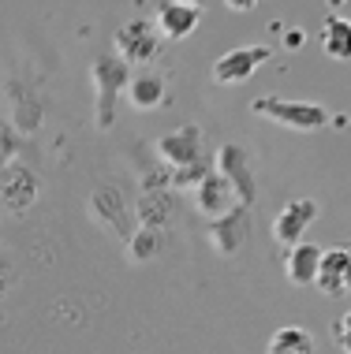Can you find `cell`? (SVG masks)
<instances>
[{"label": "cell", "instance_id": "obj_14", "mask_svg": "<svg viewBox=\"0 0 351 354\" xmlns=\"http://www.w3.org/2000/svg\"><path fill=\"white\" fill-rule=\"evenodd\" d=\"M172 194H165V190H146V194L135 202V213L138 220H142V227H154V232H161V224L165 220H172Z\"/></svg>", "mask_w": 351, "mask_h": 354}, {"label": "cell", "instance_id": "obj_21", "mask_svg": "<svg viewBox=\"0 0 351 354\" xmlns=\"http://www.w3.org/2000/svg\"><path fill=\"white\" fill-rule=\"evenodd\" d=\"M336 343L351 354V313H344V317L336 321Z\"/></svg>", "mask_w": 351, "mask_h": 354}, {"label": "cell", "instance_id": "obj_16", "mask_svg": "<svg viewBox=\"0 0 351 354\" xmlns=\"http://www.w3.org/2000/svg\"><path fill=\"white\" fill-rule=\"evenodd\" d=\"M127 97L135 109H157L161 101H165V79L154 71H138V75H131V82H127Z\"/></svg>", "mask_w": 351, "mask_h": 354}, {"label": "cell", "instance_id": "obj_15", "mask_svg": "<svg viewBox=\"0 0 351 354\" xmlns=\"http://www.w3.org/2000/svg\"><path fill=\"white\" fill-rule=\"evenodd\" d=\"M321 49L333 60H351V19L329 15L321 26Z\"/></svg>", "mask_w": 351, "mask_h": 354}, {"label": "cell", "instance_id": "obj_7", "mask_svg": "<svg viewBox=\"0 0 351 354\" xmlns=\"http://www.w3.org/2000/svg\"><path fill=\"white\" fill-rule=\"evenodd\" d=\"M269 49L265 45H240V49H232V53H224L221 60L213 64V82H221V86H232V82H243V79H251L254 71L262 68L265 60H269Z\"/></svg>", "mask_w": 351, "mask_h": 354}, {"label": "cell", "instance_id": "obj_8", "mask_svg": "<svg viewBox=\"0 0 351 354\" xmlns=\"http://www.w3.org/2000/svg\"><path fill=\"white\" fill-rule=\"evenodd\" d=\"M318 220V202L314 198H296V202H288L277 213L273 220V239L284 246H296L303 243V235H307V227Z\"/></svg>", "mask_w": 351, "mask_h": 354}, {"label": "cell", "instance_id": "obj_9", "mask_svg": "<svg viewBox=\"0 0 351 354\" xmlns=\"http://www.w3.org/2000/svg\"><path fill=\"white\" fill-rule=\"evenodd\" d=\"M251 235V209L246 205H232L224 216L210 220V239L221 254H235Z\"/></svg>", "mask_w": 351, "mask_h": 354}, {"label": "cell", "instance_id": "obj_13", "mask_svg": "<svg viewBox=\"0 0 351 354\" xmlns=\"http://www.w3.org/2000/svg\"><path fill=\"white\" fill-rule=\"evenodd\" d=\"M318 261H321V250L314 243H296L288 246V280L296 287H310L318 276Z\"/></svg>", "mask_w": 351, "mask_h": 354}, {"label": "cell", "instance_id": "obj_10", "mask_svg": "<svg viewBox=\"0 0 351 354\" xmlns=\"http://www.w3.org/2000/svg\"><path fill=\"white\" fill-rule=\"evenodd\" d=\"M202 23V8L198 4H179V0H168V4L157 8V34L168 37V41H183V37L195 34V26Z\"/></svg>", "mask_w": 351, "mask_h": 354}, {"label": "cell", "instance_id": "obj_5", "mask_svg": "<svg viewBox=\"0 0 351 354\" xmlns=\"http://www.w3.org/2000/svg\"><path fill=\"white\" fill-rule=\"evenodd\" d=\"M217 176L224 179V183L232 187L235 202L251 209L254 205V176H251V160H246V153L235 146V142H228V146H221V153H217Z\"/></svg>", "mask_w": 351, "mask_h": 354}, {"label": "cell", "instance_id": "obj_3", "mask_svg": "<svg viewBox=\"0 0 351 354\" xmlns=\"http://www.w3.org/2000/svg\"><path fill=\"white\" fill-rule=\"evenodd\" d=\"M161 53V34L150 19H131L116 30V56L123 64H150Z\"/></svg>", "mask_w": 351, "mask_h": 354}, {"label": "cell", "instance_id": "obj_4", "mask_svg": "<svg viewBox=\"0 0 351 354\" xmlns=\"http://www.w3.org/2000/svg\"><path fill=\"white\" fill-rule=\"evenodd\" d=\"M90 209H93V216H98L105 227H112L120 239H131V232H135V227H131V202L116 183H98L93 187Z\"/></svg>", "mask_w": 351, "mask_h": 354}, {"label": "cell", "instance_id": "obj_1", "mask_svg": "<svg viewBox=\"0 0 351 354\" xmlns=\"http://www.w3.org/2000/svg\"><path fill=\"white\" fill-rule=\"evenodd\" d=\"M90 75H93V86H98V127H112L116 123V97L127 93L131 68L112 53V56H98Z\"/></svg>", "mask_w": 351, "mask_h": 354}, {"label": "cell", "instance_id": "obj_2", "mask_svg": "<svg viewBox=\"0 0 351 354\" xmlns=\"http://www.w3.org/2000/svg\"><path fill=\"white\" fill-rule=\"evenodd\" d=\"M258 116L280 123L291 131H321L329 123V112L314 101H284V97H254L251 104Z\"/></svg>", "mask_w": 351, "mask_h": 354}, {"label": "cell", "instance_id": "obj_19", "mask_svg": "<svg viewBox=\"0 0 351 354\" xmlns=\"http://www.w3.org/2000/svg\"><path fill=\"white\" fill-rule=\"evenodd\" d=\"M12 101H15V120L23 131H34L37 127V116H42V101L37 93H30L26 86H12Z\"/></svg>", "mask_w": 351, "mask_h": 354}, {"label": "cell", "instance_id": "obj_18", "mask_svg": "<svg viewBox=\"0 0 351 354\" xmlns=\"http://www.w3.org/2000/svg\"><path fill=\"white\" fill-rule=\"evenodd\" d=\"M161 246H165V239H161V232H154V227H138V232H131L127 239V254L131 261H154V257L161 254Z\"/></svg>", "mask_w": 351, "mask_h": 354}, {"label": "cell", "instance_id": "obj_17", "mask_svg": "<svg viewBox=\"0 0 351 354\" xmlns=\"http://www.w3.org/2000/svg\"><path fill=\"white\" fill-rule=\"evenodd\" d=\"M269 354H314V336L299 324H288L269 339Z\"/></svg>", "mask_w": 351, "mask_h": 354}, {"label": "cell", "instance_id": "obj_22", "mask_svg": "<svg viewBox=\"0 0 351 354\" xmlns=\"http://www.w3.org/2000/svg\"><path fill=\"white\" fill-rule=\"evenodd\" d=\"M344 295H351V265H348V276H344Z\"/></svg>", "mask_w": 351, "mask_h": 354}, {"label": "cell", "instance_id": "obj_6", "mask_svg": "<svg viewBox=\"0 0 351 354\" xmlns=\"http://www.w3.org/2000/svg\"><path fill=\"white\" fill-rule=\"evenodd\" d=\"M157 157L165 160V165H172V171L198 165V160H202V131H198L195 123H183V127L161 135L157 138Z\"/></svg>", "mask_w": 351, "mask_h": 354}, {"label": "cell", "instance_id": "obj_11", "mask_svg": "<svg viewBox=\"0 0 351 354\" xmlns=\"http://www.w3.org/2000/svg\"><path fill=\"white\" fill-rule=\"evenodd\" d=\"M195 198H198V209H202V213L210 216V220L224 216L232 205H240V202H235V194H232V187L224 183L217 171H210V176H206L202 183L195 187Z\"/></svg>", "mask_w": 351, "mask_h": 354}, {"label": "cell", "instance_id": "obj_12", "mask_svg": "<svg viewBox=\"0 0 351 354\" xmlns=\"http://www.w3.org/2000/svg\"><path fill=\"white\" fill-rule=\"evenodd\" d=\"M348 265H351V250H348V246H333V250H321V261H318L314 283H318L325 295H344Z\"/></svg>", "mask_w": 351, "mask_h": 354}, {"label": "cell", "instance_id": "obj_20", "mask_svg": "<svg viewBox=\"0 0 351 354\" xmlns=\"http://www.w3.org/2000/svg\"><path fill=\"white\" fill-rule=\"evenodd\" d=\"M210 160H198V165H191V168H176L172 171V176H168V187H198V183H202V179L206 176H210Z\"/></svg>", "mask_w": 351, "mask_h": 354}]
</instances>
